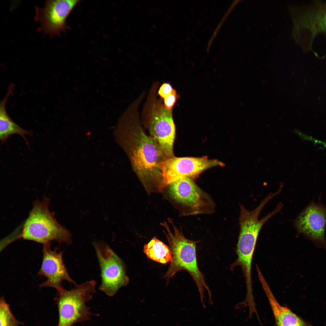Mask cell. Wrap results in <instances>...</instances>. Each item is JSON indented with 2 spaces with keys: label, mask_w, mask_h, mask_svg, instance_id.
<instances>
[{
  "label": "cell",
  "mask_w": 326,
  "mask_h": 326,
  "mask_svg": "<svg viewBox=\"0 0 326 326\" xmlns=\"http://www.w3.org/2000/svg\"><path fill=\"white\" fill-rule=\"evenodd\" d=\"M143 251L148 258L158 263L166 264L172 260L170 247L155 237L144 245Z\"/></svg>",
  "instance_id": "cell-15"
},
{
  "label": "cell",
  "mask_w": 326,
  "mask_h": 326,
  "mask_svg": "<svg viewBox=\"0 0 326 326\" xmlns=\"http://www.w3.org/2000/svg\"><path fill=\"white\" fill-rule=\"evenodd\" d=\"M172 230L166 222L161 224L172 252V260L164 277L169 279L177 272L187 271L190 274L198 288L201 296L206 290L210 291L203 274L199 269L197 260L196 248L198 241L188 239L184 236L182 229H179L170 221Z\"/></svg>",
  "instance_id": "cell-4"
},
{
  "label": "cell",
  "mask_w": 326,
  "mask_h": 326,
  "mask_svg": "<svg viewBox=\"0 0 326 326\" xmlns=\"http://www.w3.org/2000/svg\"><path fill=\"white\" fill-rule=\"evenodd\" d=\"M49 199L45 197L33 203V208L19 234L13 239L22 238L50 245L56 241L67 245L72 243L70 232L62 225L50 210Z\"/></svg>",
  "instance_id": "cell-2"
},
{
  "label": "cell",
  "mask_w": 326,
  "mask_h": 326,
  "mask_svg": "<svg viewBox=\"0 0 326 326\" xmlns=\"http://www.w3.org/2000/svg\"><path fill=\"white\" fill-rule=\"evenodd\" d=\"M293 222L297 235L302 234L304 237L311 241L316 247L326 251L325 206L312 200L299 213Z\"/></svg>",
  "instance_id": "cell-10"
},
{
  "label": "cell",
  "mask_w": 326,
  "mask_h": 326,
  "mask_svg": "<svg viewBox=\"0 0 326 326\" xmlns=\"http://www.w3.org/2000/svg\"><path fill=\"white\" fill-rule=\"evenodd\" d=\"M314 142L321 144L326 148V142L315 139L314 140Z\"/></svg>",
  "instance_id": "cell-19"
},
{
  "label": "cell",
  "mask_w": 326,
  "mask_h": 326,
  "mask_svg": "<svg viewBox=\"0 0 326 326\" xmlns=\"http://www.w3.org/2000/svg\"><path fill=\"white\" fill-rule=\"evenodd\" d=\"M79 1L78 0H47L43 8L36 7L34 19L41 24L38 30L50 35H60L62 32L66 30V20Z\"/></svg>",
  "instance_id": "cell-11"
},
{
  "label": "cell",
  "mask_w": 326,
  "mask_h": 326,
  "mask_svg": "<svg viewBox=\"0 0 326 326\" xmlns=\"http://www.w3.org/2000/svg\"><path fill=\"white\" fill-rule=\"evenodd\" d=\"M43 253L42 264L38 275L47 280L39 286L53 287L58 291L63 287L62 283L64 280L75 286L77 285L68 273L63 262L62 252L57 248L52 250L50 245H43Z\"/></svg>",
  "instance_id": "cell-12"
},
{
  "label": "cell",
  "mask_w": 326,
  "mask_h": 326,
  "mask_svg": "<svg viewBox=\"0 0 326 326\" xmlns=\"http://www.w3.org/2000/svg\"><path fill=\"white\" fill-rule=\"evenodd\" d=\"M224 165V163L218 160L210 159L206 156L201 157L174 156L162 161L159 164L163 187L183 178L194 180L207 169Z\"/></svg>",
  "instance_id": "cell-9"
},
{
  "label": "cell",
  "mask_w": 326,
  "mask_h": 326,
  "mask_svg": "<svg viewBox=\"0 0 326 326\" xmlns=\"http://www.w3.org/2000/svg\"><path fill=\"white\" fill-rule=\"evenodd\" d=\"M14 85L10 84L6 95L0 104V140L5 142L11 136L18 134L21 136L28 144L26 135H31V132L25 130L15 123L8 115L6 109V104L13 92Z\"/></svg>",
  "instance_id": "cell-14"
},
{
  "label": "cell",
  "mask_w": 326,
  "mask_h": 326,
  "mask_svg": "<svg viewBox=\"0 0 326 326\" xmlns=\"http://www.w3.org/2000/svg\"><path fill=\"white\" fill-rule=\"evenodd\" d=\"M260 281L272 310L275 326H312L309 322L304 320L288 307L279 303L264 278H261Z\"/></svg>",
  "instance_id": "cell-13"
},
{
  "label": "cell",
  "mask_w": 326,
  "mask_h": 326,
  "mask_svg": "<svg viewBox=\"0 0 326 326\" xmlns=\"http://www.w3.org/2000/svg\"><path fill=\"white\" fill-rule=\"evenodd\" d=\"M178 97V95L177 92L174 89L171 93L163 99L165 108L168 110L172 109Z\"/></svg>",
  "instance_id": "cell-17"
},
{
  "label": "cell",
  "mask_w": 326,
  "mask_h": 326,
  "mask_svg": "<svg viewBox=\"0 0 326 326\" xmlns=\"http://www.w3.org/2000/svg\"><path fill=\"white\" fill-rule=\"evenodd\" d=\"M0 326H19L21 324L11 312L4 296L0 299Z\"/></svg>",
  "instance_id": "cell-16"
},
{
  "label": "cell",
  "mask_w": 326,
  "mask_h": 326,
  "mask_svg": "<svg viewBox=\"0 0 326 326\" xmlns=\"http://www.w3.org/2000/svg\"><path fill=\"white\" fill-rule=\"evenodd\" d=\"M159 83H154L150 90L142 113L143 123L157 142L164 160L174 156L173 147L175 127L172 109H167L162 98L157 97Z\"/></svg>",
  "instance_id": "cell-3"
},
{
  "label": "cell",
  "mask_w": 326,
  "mask_h": 326,
  "mask_svg": "<svg viewBox=\"0 0 326 326\" xmlns=\"http://www.w3.org/2000/svg\"><path fill=\"white\" fill-rule=\"evenodd\" d=\"M92 245L97 257L101 272V283L99 289L112 297L122 287L128 283L122 260L105 242L94 241Z\"/></svg>",
  "instance_id": "cell-6"
},
{
  "label": "cell",
  "mask_w": 326,
  "mask_h": 326,
  "mask_svg": "<svg viewBox=\"0 0 326 326\" xmlns=\"http://www.w3.org/2000/svg\"><path fill=\"white\" fill-rule=\"evenodd\" d=\"M300 9L296 21V34L303 50L308 52L316 36L326 33V2L313 1Z\"/></svg>",
  "instance_id": "cell-8"
},
{
  "label": "cell",
  "mask_w": 326,
  "mask_h": 326,
  "mask_svg": "<svg viewBox=\"0 0 326 326\" xmlns=\"http://www.w3.org/2000/svg\"><path fill=\"white\" fill-rule=\"evenodd\" d=\"M141 102L135 100L125 113L128 154L133 169L145 188L150 191L155 187L160 190L163 189L162 177L159 165L164 160L157 142L142 128L139 111Z\"/></svg>",
  "instance_id": "cell-1"
},
{
  "label": "cell",
  "mask_w": 326,
  "mask_h": 326,
  "mask_svg": "<svg viewBox=\"0 0 326 326\" xmlns=\"http://www.w3.org/2000/svg\"><path fill=\"white\" fill-rule=\"evenodd\" d=\"M174 89L168 83H164L160 87L158 94L161 98L163 99L171 94Z\"/></svg>",
  "instance_id": "cell-18"
},
{
  "label": "cell",
  "mask_w": 326,
  "mask_h": 326,
  "mask_svg": "<svg viewBox=\"0 0 326 326\" xmlns=\"http://www.w3.org/2000/svg\"><path fill=\"white\" fill-rule=\"evenodd\" d=\"M169 186V194L183 207V215L210 214L214 212L215 204L212 198L193 179L183 178L171 183Z\"/></svg>",
  "instance_id": "cell-7"
},
{
  "label": "cell",
  "mask_w": 326,
  "mask_h": 326,
  "mask_svg": "<svg viewBox=\"0 0 326 326\" xmlns=\"http://www.w3.org/2000/svg\"><path fill=\"white\" fill-rule=\"evenodd\" d=\"M96 282L88 281L67 290L62 287L57 291L56 298L58 310L57 326H72L89 320L92 314L86 303L96 292Z\"/></svg>",
  "instance_id": "cell-5"
}]
</instances>
